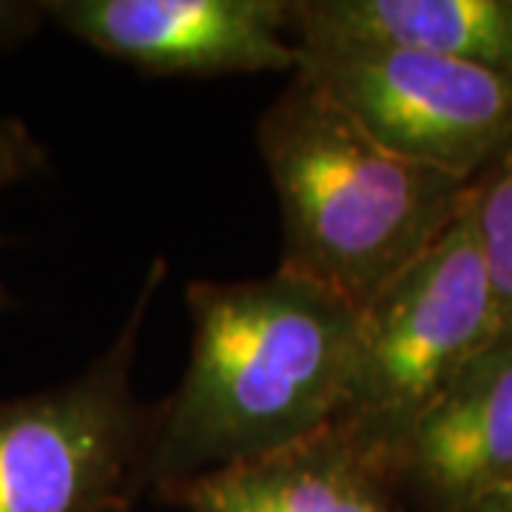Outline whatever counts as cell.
<instances>
[{
  "instance_id": "cell-1",
  "label": "cell",
  "mask_w": 512,
  "mask_h": 512,
  "mask_svg": "<svg viewBox=\"0 0 512 512\" xmlns=\"http://www.w3.org/2000/svg\"><path fill=\"white\" fill-rule=\"evenodd\" d=\"M191 350L160 402L154 495L268 456L336 421L348 393L359 311L276 268L271 276L185 288Z\"/></svg>"
},
{
  "instance_id": "cell-7",
  "label": "cell",
  "mask_w": 512,
  "mask_h": 512,
  "mask_svg": "<svg viewBox=\"0 0 512 512\" xmlns=\"http://www.w3.org/2000/svg\"><path fill=\"white\" fill-rule=\"evenodd\" d=\"M404 512H464L512 476V330L495 336L390 456Z\"/></svg>"
},
{
  "instance_id": "cell-3",
  "label": "cell",
  "mask_w": 512,
  "mask_h": 512,
  "mask_svg": "<svg viewBox=\"0 0 512 512\" xmlns=\"http://www.w3.org/2000/svg\"><path fill=\"white\" fill-rule=\"evenodd\" d=\"M165 274L163 256L151 259L126 322L83 373L0 399V512H131L154 487L160 402L140 399L134 365Z\"/></svg>"
},
{
  "instance_id": "cell-9",
  "label": "cell",
  "mask_w": 512,
  "mask_h": 512,
  "mask_svg": "<svg viewBox=\"0 0 512 512\" xmlns=\"http://www.w3.org/2000/svg\"><path fill=\"white\" fill-rule=\"evenodd\" d=\"M308 35L407 46L512 83V0H291V37Z\"/></svg>"
},
{
  "instance_id": "cell-5",
  "label": "cell",
  "mask_w": 512,
  "mask_h": 512,
  "mask_svg": "<svg viewBox=\"0 0 512 512\" xmlns=\"http://www.w3.org/2000/svg\"><path fill=\"white\" fill-rule=\"evenodd\" d=\"M296 69L387 151L478 177L512 146V83L450 57L356 37H293Z\"/></svg>"
},
{
  "instance_id": "cell-2",
  "label": "cell",
  "mask_w": 512,
  "mask_h": 512,
  "mask_svg": "<svg viewBox=\"0 0 512 512\" xmlns=\"http://www.w3.org/2000/svg\"><path fill=\"white\" fill-rule=\"evenodd\" d=\"M256 148L282 217L279 271L359 313L453 228L473 191L379 146L299 74L262 111Z\"/></svg>"
},
{
  "instance_id": "cell-11",
  "label": "cell",
  "mask_w": 512,
  "mask_h": 512,
  "mask_svg": "<svg viewBox=\"0 0 512 512\" xmlns=\"http://www.w3.org/2000/svg\"><path fill=\"white\" fill-rule=\"evenodd\" d=\"M46 165H49L46 148L37 143L32 128L20 117H0V188L37 177L46 171ZM6 305H9V296L0 288V308Z\"/></svg>"
},
{
  "instance_id": "cell-12",
  "label": "cell",
  "mask_w": 512,
  "mask_h": 512,
  "mask_svg": "<svg viewBox=\"0 0 512 512\" xmlns=\"http://www.w3.org/2000/svg\"><path fill=\"white\" fill-rule=\"evenodd\" d=\"M464 512H512V476L487 495H481L476 504H470Z\"/></svg>"
},
{
  "instance_id": "cell-4",
  "label": "cell",
  "mask_w": 512,
  "mask_h": 512,
  "mask_svg": "<svg viewBox=\"0 0 512 512\" xmlns=\"http://www.w3.org/2000/svg\"><path fill=\"white\" fill-rule=\"evenodd\" d=\"M495 336L493 285L467 200L453 228L359 313L353 370L336 421L390 467L416 421Z\"/></svg>"
},
{
  "instance_id": "cell-10",
  "label": "cell",
  "mask_w": 512,
  "mask_h": 512,
  "mask_svg": "<svg viewBox=\"0 0 512 512\" xmlns=\"http://www.w3.org/2000/svg\"><path fill=\"white\" fill-rule=\"evenodd\" d=\"M470 217L493 285L501 336L512 330V146L473 183Z\"/></svg>"
},
{
  "instance_id": "cell-6",
  "label": "cell",
  "mask_w": 512,
  "mask_h": 512,
  "mask_svg": "<svg viewBox=\"0 0 512 512\" xmlns=\"http://www.w3.org/2000/svg\"><path fill=\"white\" fill-rule=\"evenodd\" d=\"M26 9L157 77L296 69L291 0H52Z\"/></svg>"
},
{
  "instance_id": "cell-8",
  "label": "cell",
  "mask_w": 512,
  "mask_h": 512,
  "mask_svg": "<svg viewBox=\"0 0 512 512\" xmlns=\"http://www.w3.org/2000/svg\"><path fill=\"white\" fill-rule=\"evenodd\" d=\"M185 512H404L387 458L333 421L308 439L157 493Z\"/></svg>"
}]
</instances>
